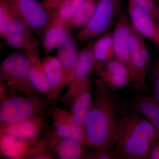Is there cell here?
<instances>
[{"label":"cell","mask_w":159,"mask_h":159,"mask_svg":"<svg viewBox=\"0 0 159 159\" xmlns=\"http://www.w3.org/2000/svg\"><path fill=\"white\" fill-rule=\"evenodd\" d=\"M93 96L86 117L84 127L87 146L93 150H112L115 143L120 107L113 89L96 77L93 85Z\"/></svg>","instance_id":"1"},{"label":"cell","mask_w":159,"mask_h":159,"mask_svg":"<svg viewBox=\"0 0 159 159\" xmlns=\"http://www.w3.org/2000/svg\"><path fill=\"white\" fill-rule=\"evenodd\" d=\"M158 134L146 118L132 110L119 119L112 150L117 159H147Z\"/></svg>","instance_id":"2"},{"label":"cell","mask_w":159,"mask_h":159,"mask_svg":"<svg viewBox=\"0 0 159 159\" xmlns=\"http://www.w3.org/2000/svg\"><path fill=\"white\" fill-rule=\"evenodd\" d=\"M10 93L1 87V124H13L51 112L49 100L39 96H26Z\"/></svg>","instance_id":"3"},{"label":"cell","mask_w":159,"mask_h":159,"mask_svg":"<svg viewBox=\"0 0 159 159\" xmlns=\"http://www.w3.org/2000/svg\"><path fill=\"white\" fill-rule=\"evenodd\" d=\"M0 79L8 92L39 96L30 80V62L26 54L12 53L6 57L0 66Z\"/></svg>","instance_id":"4"},{"label":"cell","mask_w":159,"mask_h":159,"mask_svg":"<svg viewBox=\"0 0 159 159\" xmlns=\"http://www.w3.org/2000/svg\"><path fill=\"white\" fill-rule=\"evenodd\" d=\"M123 0H98L95 13L77 38L84 43L91 42L108 32L122 9Z\"/></svg>","instance_id":"5"},{"label":"cell","mask_w":159,"mask_h":159,"mask_svg":"<svg viewBox=\"0 0 159 159\" xmlns=\"http://www.w3.org/2000/svg\"><path fill=\"white\" fill-rule=\"evenodd\" d=\"M131 84L136 91H147L146 80L151 64L150 55L144 37L132 26L129 39Z\"/></svg>","instance_id":"6"},{"label":"cell","mask_w":159,"mask_h":159,"mask_svg":"<svg viewBox=\"0 0 159 159\" xmlns=\"http://www.w3.org/2000/svg\"><path fill=\"white\" fill-rule=\"evenodd\" d=\"M94 40L90 42L85 48L80 51L78 62L74 77L68 85L66 92L57 101L66 105L70 104L77 95L91 85L89 80L91 72L93 70V44Z\"/></svg>","instance_id":"7"},{"label":"cell","mask_w":159,"mask_h":159,"mask_svg":"<svg viewBox=\"0 0 159 159\" xmlns=\"http://www.w3.org/2000/svg\"><path fill=\"white\" fill-rule=\"evenodd\" d=\"M21 17L42 40L48 24L51 11L38 0H9Z\"/></svg>","instance_id":"8"},{"label":"cell","mask_w":159,"mask_h":159,"mask_svg":"<svg viewBox=\"0 0 159 159\" xmlns=\"http://www.w3.org/2000/svg\"><path fill=\"white\" fill-rule=\"evenodd\" d=\"M13 8L12 17L3 39L5 45L25 52L38 50L39 42L34 37L29 26Z\"/></svg>","instance_id":"9"},{"label":"cell","mask_w":159,"mask_h":159,"mask_svg":"<svg viewBox=\"0 0 159 159\" xmlns=\"http://www.w3.org/2000/svg\"><path fill=\"white\" fill-rule=\"evenodd\" d=\"M42 140H26L6 135H1V151L11 159H34L43 150Z\"/></svg>","instance_id":"10"},{"label":"cell","mask_w":159,"mask_h":159,"mask_svg":"<svg viewBox=\"0 0 159 159\" xmlns=\"http://www.w3.org/2000/svg\"><path fill=\"white\" fill-rule=\"evenodd\" d=\"M132 25L130 20L122 9L119 11L115 28L111 33L112 41L115 57L131 67L129 39Z\"/></svg>","instance_id":"11"},{"label":"cell","mask_w":159,"mask_h":159,"mask_svg":"<svg viewBox=\"0 0 159 159\" xmlns=\"http://www.w3.org/2000/svg\"><path fill=\"white\" fill-rule=\"evenodd\" d=\"M50 113L55 134L60 138L74 139L86 147L85 129L76 123L70 111L54 107H51Z\"/></svg>","instance_id":"12"},{"label":"cell","mask_w":159,"mask_h":159,"mask_svg":"<svg viewBox=\"0 0 159 159\" xmlns=\"http://www.w3.org/2000/svg\"><path fill=\"white\" fill-rule=\"evenodd\" d=\"M128 12L132 25L142 35L159 46V25L148 11L129 0Z\"/></svg>","instance_id":"13"},{"label":"cell","mask_w":159,"mask_h":159,"mask_svg":"<svg viewBox=\"0 0 159 159\" xmlns=\"http://www.w3.org/2000/svg\"><path fill=\"white\" fill-rule=\"evenodd\" d=\"M57 56L63 70V85L68 86L74 74L78 62L80 51L77 43L70 34L62 41L57 48Z\"/></svg>","instance_id":"14"},{"label":"cell","mask_w":159,"mask_h":159,"mask_svg":"<svg viewBox=\"0 0 159 159\" xmlns=\"http://www.w3.org/2000/svg\"><path fill=\"white\" fill-rule=\"evenodd\" d=\"M43 117H35L13 124H2L0 134L26 140L38 139L45 128Z\"/></svg>","instance_id":"15"},{"label":"cell","mask_w":159,"mask_h":159,"mask_svg":"<svg viewBox=\"0 0 159 159\" xmlns=\"http://www.w3.org/2000/svg\"><path fill=\"white\" fill-rule=\"evenodd\" d=\"M46 140L57 157L61 159L84 158V146L74 139L57 136L54 132H46Z\"/></svg>","instance_id":"16"},{"label":"cell","mask_w":159,"mask_h":159,"mask_svg":"<svg viewBox=\"0 0 159 159\" xmlns=\"http://www.w3.org/2000/svg\"><path fill=\"white\" fill-rule=\"evenodd\" d=\"M30 62V78L36 90L49 100L51 87L39 57L38 50H29L25 52Z\"/></svg>","instance_id":"17"},{"label":"cell","mask_w":159,"mask_h":159,"mask_svg":"<svg viewBox=\"0 0 159 159\" xmlns=\"http://www.w3.org/2000/svg\"><path fill=\"white\" fill-rule=\"evenodd\" d=\"M66 23L51 16L42 40L44 51L47 54L57 48L63 39L70 34Z\"/></svg>","instance_id":"18"},{"label":"cell","mask_w":159,"mask_h":159,"mask_svg":"<svg viewBox=\"0 0 159 159\" xmlns=\"http://www.w3.org/2000/svg\"><path fill=\"white\" fill-rule=\"evenodd\" d=\"M43 64L51 87L49 101H55L64 88L62 66L58 57L51 56L45 57Z\"/></svg>","instance_id":"19"},{"label":"cell","mask_w":159,"mask_h":159,"mask_svg":"<svg viewBox=\"0 0 159 159\" xmlns=\"http://www.w3.org/2000/svg\"><path fill=\"white\" fill-rule=\"evenodd\" d=\"M132 110L146 118L156 130L159 138V101L154 96L139 95L134 98Z\"/></svg>","instance_id":"20"},{"label":"cell","mask_w":159,"mask_h":159,"mask_svg":"<svg viewBox=\"0 0 159 159\" xmlns=\"http://www.w3.org/2000/svg\"><path fill=\"white\" fill-rule=\"evenodd\" d=\"M91 85L81 92L71 102L70 112L77 125L84 128L86 117L93 100Z\"/></svg>","instance_id":"21"},{"label":"cell","mask_w":159,"mask_h":159,"mask_svg":"<svg viewBox=\"0 0 159 159\" xmlns=\"http://www.w3.org/2000/svg\"><path fill=\"white\" fill-rule=\"evenodd\" d=\"M92 52L94 59V67L104 64L116 58L111 33L107 32L98 38L97 40H94Z\"/></svg>","instance_id":"22"},{"label":"cell","mask_w":159,"mask_h":159,"mask_svg":"<svg viewBox=\"0 0 159 159\" xmlns=\"http://www.w3.org/2000/svg\"><path fill=\"white\" fill-rule=\"evenodd\" d=\"M98 0H85L80 8L67 23L69 29L84 27L89 22L95 13Z\"/></svg>","instance_id":"23"},{"label":"cell","mask_w":159,"mask_h":159,"mask_svg":"<svg viewBox=\"0 0 159 159\" xmlns=\"http://www.w3.org/2000/svg\"><path fill=\"white\" fill-rule=\"evenodd\" d=\"M84 1L85 0H62L52 10L51 16L58 19L67 25Z\"/></svg>","instance_id":"24"},{"label":"cell","mask_w":159,"mask_h":159,"mask_svg":"<svg viewBox=\"0 0 159 159\" xmlns=\"http://www.w3.org/2000/svg\"><path fill=\"white\" fill-rule=\"evenodd\" d=\"M93 70L96 73L97 77L113 89L121 88L130 84L129 77L111 73L100 66L95 67Z\"/></svg>","instance_id":"25"},{"label":"cell","mask_w":159,"mask_h":159,"mask_svg":"<svg viewBox=\"0 0 159 159\" xmlns=\"http://www.w3.org/2000/svg\"><path fill=\"white\" fill-rule=\"evenodd\" d=\"M13 12V7L9 0H0V37L2 39L6 35Z\"/></svg>","instance_id":"26"},{"label":"cell","mask_w":159,"mask_h":159,"mask_svg":"<svg viewBox=\"0 0 159 159\" xmlns=\"http://www.w3.org/2000/svg\"><path fill=\"white\" fill-rule=\"evenodd\" d=\"M98 66L102 67L103 69L111 73L122 76H128L130 78V73L128 67L125 65L124 63L117 58H114L104 64Z\"/></svg>","instance_id":"27"},{"label":"cell","mask_w":159,"mask_h":159,"mask_svg":"<svg viewBox=\"0 0 159 159\" xmlns=\"http://www.w3.org/2000/svg\"><path fill=\"white\" fill-rule=\"evenodd\" d=\"M150 77L154 96L159 101V58L152 63Z\"/></svg>","instance_id":"28"},{"label":"cell","mask_w":159,"mask_h":159,"mask_svg":"<svg viewBox=\"0 0 159 159\" xmlns=\"http://www.w3.org/2000/svg\"><path fill=\"white\" fill-rule=\"evenodd\" d=\"M84 158L95 159H117L113 151H97L93 150L84 153Z\"/></svg>","instance_id":"29"},{"label":"cell","mask_w":159,"mask_h":159,"mask_svg":"<svg viewBox=\"0 0 159 159\" xmlns=\"http://www.w3.org/2000/svg\"><path fill=\"white\" fill-rule=\"evenodd\" d=\"M135 4L148 11L155 18L158 14L155 0H131Z\"/></svg>","instance_id":"30"},{"label":"cell","mask_w":159,"mask_h":159,"mask_svg":"<svg viewBox=\"0 0 159 159\" xmlns=\"http://www.w3.org/2000/svg\"><path fill=\"white\" fill-rule=\"evenodd\" d=\"M147 159H159V140L152 144Z\"/></svg>","instance_id":"31"},{"label":"cell","mask_w":159,"mask_h":159,"mask_svg":"<svg viewBox=\"0 0 159 159\" xmlns=\"http://www.w3.org/2000/svg\"><path fill=\"white\" fill-rule=\"evenodd\" d=\"M62 0H42V4L45 7L52 12Z\"/></svg>","instance_id":"32"},{"label":"cell","mask_w":159,"mask_h":159,"mask_svg":"<svg viewBox=\"0 0 159 159\" xmlns=\"http://www.w3.org/2000/svg\"><path fill=\"white\" fill-rule=\"evenodd\" d=\"M158 1H159V0H158Z\"/></svg>","instance_id":"33"},{"label":"cell","mask_w":159,"mask_h":159,"mask_svg":"<svg viewBox=\"0 0 159 159\" xmlns=\"http://www.w3.org/2000/svg\"><path fill=\"white\" fill-rule=\"evenodd\" d=\"M158 12H159V11H158Z\"/></svg>","instance_id":"34"}]
</instances>
